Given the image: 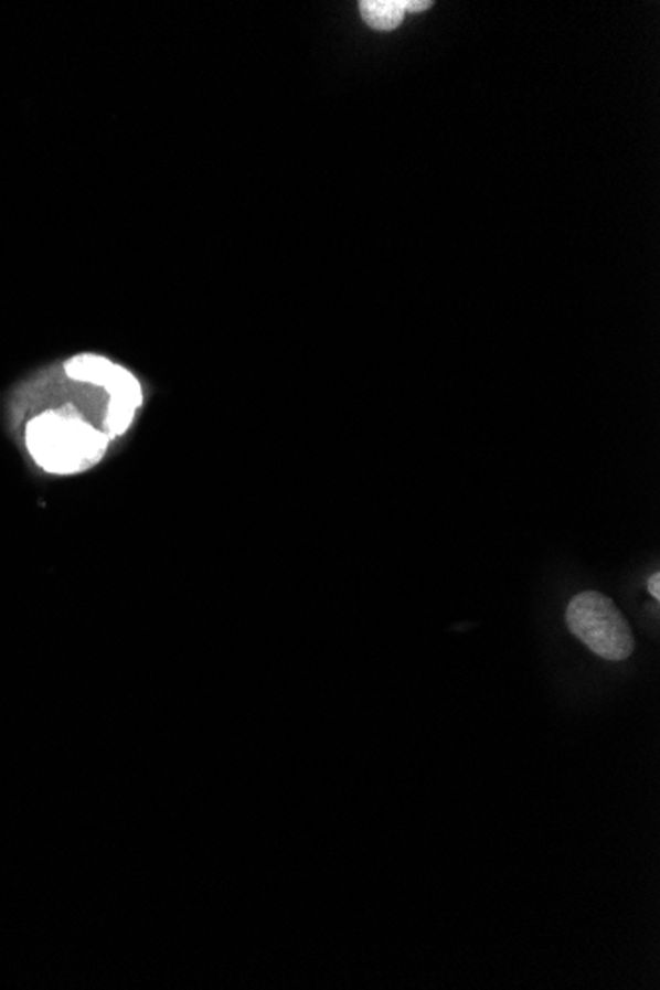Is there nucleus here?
<instances>
[{
    "mask_svg": "<svg viewBox=\"0 0 660 990\" xmlns=\"http://www.w3.org/2000/svg\"><path fill=\"white\" fill-rule=\"evenodd\" d=\"M109 437L82 419L72 406L47 409L26 425V447L40 467L54 475H74L102 461Z\"/></svg>",
    "mask_w": 660,
    "mask_h": 990,
    "instance_id": "nucleus-1",
    "label": "nucleus"
},
{
    "mask_svg": "<svg viewBox=\"0 0 660 990\" xmlns=\"http://www.w3.org/2000/svg\"><path fill=\"white\" fill-rule=\"evenodd\" d=\"M569 631L605 660H625L635 651L631 627L607 595L584 592L567 605Z\"/></svg>",
    "mask_w": 660,
    "mask_h": 990,
    "instance_id": "nucleus-2",
    "label": "nucleus"
},
{
    "mask_svg": "<svg viewBox=\"0 0 660 990\" xmlns=\"http://www.w3.org/2000/svg\"><path fill=\"white\" fill-rule=\"evenodd\" d=\"M67 377L105 387L111 396L105 434L109 439L124 435L131 427L135 412L142 406V387L129 370L97 354H77L64 364Z\"/></svg>",
    "mask_w": 660,
    "mask_h": 990,
    "instance_id": "nucleus-3",
    "label": "nucleus"
},
{
    "mask_svg": "<svg viewBox=\"0 0 660 990\" xmlns=\"http://www.w3.org/2000/svg\"><path fill=\"white\" fill-rule=\"evenodd\" d=\"M362 20L376 32H392L404 22V0H362L359 4Z\"/></svg>",
    "mask_w": 660,
    "mask_h": 990,
    "instance_id": "nucleus-4",
    "label": "nucleus"
},
{
    "mask_svg": "<svg viewBox=\"0 0 660 990\" xmlns=\"http://www.w3.org/2000/svg\"><path fill=\"white\" fill-rule=\"evenodd\" d=\"M429 7H434V2H429V0H404V12H424V10L429 9Z\"/></svg>",
    "mask_w": 660,
    "mask_h": 990,
    "instance_id": "nucleus-5",
    "label": "nucleus"
},
{
    "mask_svg": "<svg viewBox=\"0 0 660 990\" xmlns=\"http://www.w3.org/2000/svg\"><path fill=\"white\" fill-rule=\"evenodd\" d=\"M647 587H649V594L654 597V599H660V574L659 572H654L649 579H647Z\"/></svg>",
    "mask_w": 660,
    "mask_h": 990,
    "instance_id": "nucleus-6",
    "label": "nucleus"
}]
</instances>
